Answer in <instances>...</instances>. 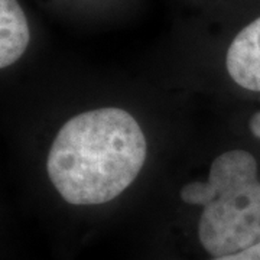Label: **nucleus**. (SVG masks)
Here are the masks:
<instances>
[{
  "label": "nucleus",
  "instance_id": "obj_1",
  "mask_svg": "<svg viewBox=\"0 0 260 260\" xmlns=\"http://www.w3.org/2000/svg\"><path fill=\"white\" fill-rule=\"evenodd\" d=\"M146 153L138 120L126 110L103 107L64 123L49 149L47 172L68 204H106L133 184Z\"/></svg>",
  "mask_w": 260,
  "mask_h": 260
},
{
  "label": "nucleus",
  "instance_id": "obj_2",
  "mask_svg": "<svg viewBox=\"0 0 260 260\" xmlns=\"http://www.w3.org/2000/svg\"><path fill=\"white\" fill-rule=\"evenodd\" d=\"M181 200L201 205L198 239L213 257L260 243V181L250 152L233 149L214 159L205 182L181 188Z\"/></svg>",
  "mask_w": 260,
  "mask_h": 260
},
{
  "label": "nucleus",
  "instance_id": "obj_3",
  "mask_svg": "<svg viewBox=\"0 0 260 260\" xmlns=\"http://www.w3.org/2000/svg\"><path fill=\"white\" fill-rule=\"evenodd\" d=\"M225 68L234 83L246 90L260 91V18L233 39L225 55Z\"/></svg>",
  "mask_w": 260,
  "mask_h": 260
},
{
  "label": "nucleus",
  "instance_id": "obj_4",
  "mask_svg": "<svg viewBox=\"0 0 260 260\" xmlns=\"http://www.w3.org/2000/svg\"><path fill=\"white\" fill-rule=\"evenodd\" d=\"M29 26L18 0H0V68H8L25 54Z\"/></svg>",
  "mask_w": 260,
  "mask_h": 260
},
{
  "label": "nucleus",
  "instance_id": "obj_5",
  "mask_svg": "<svg viewBox=\"0 0 260 260\" xmlns=\"http://www.w3.org/2000/svg\"><path fill=\"white\" fill-rule=\"evenodd\" d=\"M211 260H260V243L251 246L249 249H244V250L233 253V254L213 257Z\"/></svg>",
  "mask_w": 260,
  "mask_h": 260
},
{
  "label": "nucleus",
  "instance_id": "obj_6",
  "mask_svg": "<svg viewBox=\"0 0 260 260\" xmlns=\"http://www.w3.org/2000/svg\"><path fill=\"white\" fill-rule=\"evenodd\" d=\"M249 129L253 133L254 138L260 139V112H257L256 114L251 116L250 121H249Z\"/></svg>",
  "mask_w": 260,
  "mask_h": 260
}]
</instances>
